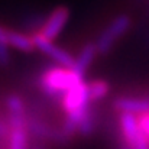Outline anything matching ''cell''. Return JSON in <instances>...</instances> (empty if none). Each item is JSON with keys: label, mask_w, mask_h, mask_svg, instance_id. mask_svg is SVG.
Here are the masks:
<instances>
[{"label": "cell", "mask_w": 149, "mask_h": 149, "mask_svg": "<svg viewBox=\"0 0 149 149\" xmlns=\"http://www.w3.org/2000/svg\"><path fill=\"white\" fill-rule=\"evenodd\" d=\"M84 81V77L78 75L72 70L65 68H52L47 71L41 78V87L45 93L51 96L65 94L75 86Z\"/></svg>", "instance_id": "cell-1"}, {"label": "cell", "mask_w": 149, "mask_h": 149, "mask_svg": "<svg viewBox=\"0 0 149 149\" xmlns=\"http://www.w3.org/2000/svg\"><path fill=\"white\" fill-rule=\"evenodd\" d=\"M132 25V20L127 15H120L117 16L97 38L96 41V49H97V54L99 55H107L111 48L114 47V44L129 31Z\"/></svg>", "instance_id": "cell-2"}, {"label": "cell", "mask_w": 149, "mask_h": 149, "mask_svg": "<svg viewBox=\"0 0 149 149\" xmlns=\"http://www.w3.org/2000/svg\"><path fill=\"white\" fill-rule=\"evenodd\" d=\"M32 41H33L36 49H39L44 55H47L54 62H56L61 68H65V70H72V68H74L75 58H74L68 51L56 47L52 41L47 39V38L42 36L41 33L33 35V36H32Z\"/></svg>", "instance_id": "cell-3"}, {"label": "cell", "mask_w": 149, "mask_h": 149, "mask_svg": "<svg viewBox=\"0 0 149 149\" xmlns=\"http://www.w3.org/2000/svg\"><path fill=\"white\" fill-rule=\"evenodd\" d=\"M28 130L38 139L49 141L55 143H65L70 139V136L62 129H54L36 117H28Z\"/></svg>", "instance_id": "cell-4"}, {"label": "cell", "mask_w": 149, "mask_h": 149, "mask_svg": "<svg viewBox=\"0 0 149 149\" xmlns=\"http://www.w3.org/2000/svg\"><path fill=\"white\" fill-rule=\"evenodd\" d=\"M68 19H70V10L67 7H64V6L56 7L54 12H51V15L45 20L44 26L41 28L39 33L42 36H45L47 39H49V41L55 39L61 33L64 26L67 25Z\"/></svg>", "instance_id": "cell-5"}, {"label": "cell", "mask_w": 149, "mask_h": 149, "mask_svg": "<svg viewBox=\"0 0 149 149\" xmlns=\"http://www.w3.org/2000/svg\"><path fill=\"white\" fill-rule=\"evenodd\" d=\"M114 107L120 113H130L135 116H141L149 113L148 97H120L114 101Z\"/></svg>", "instance_id": "cell-6"}, {"label": "cell", "mask_w": 149, "mask_h": 149, "mask_svg": "<svg viewBox=\"0 0 149 149\" xmlns=\"http://www.w3.org/2000/svg\"><path fill=\"white\" fill-rule=\"evenodd\" d=\"M96 55H99V54H97V49H96V45H94V44H87V45H84V47L81 48V51L78 52L77 58H75V64H74L72 71H75L78 75L84 77L86 72L88 71V68L91 67V64H93Z\"/></svg>", "instance_id": "cell-7"}, {"label": "cell", "mask_w": 149, "mask_h": 149, "mask_svg": "<svg viewBox=\"0 0 149 149\" xmlns=\"http://www.w3.org/2000/svg\"><path fill=\"white\" fill-rule=\"evenodd\" d=\"M120 127L123 132V138L127 143V146L132 143V141L135 139V136L139 132V122L138 117L135 114L130 113H122L120 116Z\"/></svg>", "instance_id": "cell-8"}, {"label": "cell", "mask_w": 149, "mask_h": 149, "mask_svg": "<svg viewBox=\"0 0 149 149\" xmlns=\"http://www.w3.org/2000/svg\"><path fill=\"white\" fill-rule=\"evenodd\" d=\"M9 47H12V48H15L17 51H22V52H26V54L33 52L36 49L32 38H29L25 33L15 32V31L9 32Z\"/></svg>", "instance_id": "cell-9"}, {"label": "cell", "mask_w": 149, "mask_h": 149, "mask_svg": "<svg viewBox=\"0 0 149 149\" xmlns=\"http://www.w3.org/2000/svg\"><path fill=\"white\" fill-rule=\"evenodd\" d=\"M88 90H90L91 101H97V100H101L109 93V86L104 81H93L88 84Z\"/></svg>", "instance_id": "cell-10"}, {"label": "cell", "mask_w": 149, "mask_h": 149, "mask_svg": "<svg viewBox=\"0 0 149 149\" xmlns=\"http://www.w3.org/2000/svg\"><path fill=\"white\" fill-rule=\"evenodd\" d=\"M138 122H139V127H141V130L143 132V135L149 139V113L141 114L139 119H138Z\"/></svg>", "instance_id": "cell-11"}, {"label": "cell", "mask_w": 149, "mask_h": 149, "mask_svg": "<svg viewBox=\"0 0 149 149\" xmlns=\"http://www.w3.org/2000/svg\"><path fill=\"white\" fill-rule=\"evenodd\" d=\"M7 45L0 44V65H6L9 64V51H7Z\"/></svg>", "instance_id": "cell-12"}, {"label": "cell", "mask_w": 149, "mask_h": 149, "mask_svg": "<svg viewBox=\"0 0 149 149\" xmlns=\"http://www.w3.org/2000/svg\"><path fill=\"white\" fill-rule=\"evenodd\" d=\"M9 32L7 29H4L3 26H0V44H4L9 47Z\"/></svg>", "instance_id": "cell-13"}, {"label": "cell", "mask_w": 149, "mask_h": 149, "mask_svg": "<svg viewBox=\"0 0 149 149\" xmlns=\"http://www.w3.org/2000/svg\"><path fill=\"white\" fill-rule=\"evenodd\" d=\"M9 136V127L0 120V138H6Z\"/></svg>", "instance_id": "cell-14"}]
</instances>
